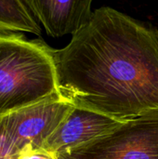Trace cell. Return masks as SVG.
Segmentation results:
<instances>
[{
	"instance_id": "cell-1",
	"label": "cell",
	"mask_w": 158,
	"mask_h": 159,
	"mask_svg": "<svg viewBox=\"0 0 158 159\" xmlns=\"http://www.w3.org/2000/svg\"><path fill=\"white\" fill-rule=\"evenodd\" d=\"M61 99L118 121L158 111V31L110 7L61 49L50 48Z\"/></svg>"
},
{
	"instance_id": "cell-2",
	"label": "cell",
	"mask_w": 158,
	"mask_h": 159,
	"mask_svg": "<svg viewBox=\"0 0 158 159\" xmlns=\"http://www.w3.org/2000/svg\"><path fill=\"white\" fill-rule=\"evenodd\" d=\"M50 48L41 38L0 32V116L59 95Z\"/></svg>"
},
{
	"instance_id": "cell-3",
	"label": "cell",
	"mask_w": 158,
	"mask_h": 159,
	"mask_svg": "<svg viewBox=\"0 0 158 159\" xmlns=\"http://www.w3.org/2000/svg\"><path fill=\"white\" fill-rule=\"evenodd\" d=\"M57 159H158V111L122 121Z\"/></svg>"
},
{
	"instance_id": "cell-4",
	"label": "cell",
	"mask_w": 158,
	"mask_h": 159,
	"mask_svg": "<svg viewBox=\"0 0 158 159\" xmlns=\"http://www.w3.org/2000/svg\"><path fill=\"white\" fill-rule=\"evenodd\" d=\"M74 108L60 95L3 116L8 159L42 149L48 137Z\"/></svg>"
},
{
	"instance_id": "cell-5",
	"label": "cell",
	"mask_w": 158,
	"mask_h": 159,
	"mask_svg": "<svg viewBox=\"0 0 158 159\" xmlns=\"http://www.w3.org/2000/svg\"><path fill=\"white\" fill-rule=\"evenodd\" d=\"M120 122L85 108L75 107L48 137L42 149L59 156L111 130Z\"/></svg>"
},
{
	"instance_id": "cell-6",
	"label": "cell",
	"mask_w": 158,
	"mask_h": 159,
	"mask_svg": "<svg viewBox=\"0 0 158 159\" xmlns=\"http://www.w3.org/2000/svg\"><path fill=\"white\" fill-rule=\"evenodd\" d=\"M46 33L55 38L74 34L92 15L93 0H20Z\"/></svg>"
},
{
	"instance_id": "cell-7",
	"label": "cell",
	"mask_w": 158,
	"mask_h": 159,
	"mask_svg": "<svg viewBox=\"0 0 158 159\" xmlns=\"http://www.w3.org/2000/svg\"><path fill=\"white\" fill-rule=\"evenodd\" d=\"M0 32L29 33L40 36L42 29L20 0H0Z\"/></svg>"
},
{
	"instance_id": "cell-8",
	"label": "cell",
	"mask_w": 158,
	"mask_h": 159,
	"mask_svg": "<svg viewBox=\"0 0 158 159\" xmlns=\"http://www.w3.org/2000/svg\"><path fill=\"white\" fill-rule=\"evenodd\" d=\"M17 159H57V157L45 149H37L25 152Z\"/></svg>"
},
{
	"instance_id": "cell-9",
	"label": "cell",
	"mask_w": 158,
	"mask_h": 159,
	"mask_svg": "<svg viewBox=\"0 0 158 159\" xmlns=\"http://www.w3.org/2000/svg\"><path fill=\"white\" fill-rule=\"evenodd\" d=\"M0 159H8L7 154V149H6L3 116H0Z\"/></svg>"
},
{
	"instance_id": "cell-10",
	"label": "cell",
	"mask_w": 158,
	"mask_h": 159,
	"mask_svg": "<svg viewBox=\"0 0 158 159\" xmlns=\"http://www.w3.org/2000/svg\"><path fill=\"white\" fill-rule=\"evenodd\" d=\"M157 31H158V30H157Z\"/></svg>"
}]
</instances>
